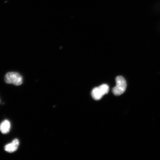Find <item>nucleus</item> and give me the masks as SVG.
Wrapping results in <instances>:
<instances>
[{"label":"nucleus","instance_id":"obj_1","mask_svg":"<svg viewBox=\"0 0 160 160\" xmlns=\"http://www.w3.org/2000/svg\"><path fill=\"white\" fill-rule=\"evenodd\" d=\"M4 81L7 84L19 86L22 84L23 78L17 72H9L5 75Z\"/></svg>","mask_w":160,"mask_h":160},{"label":"nucleus","instance_id":"obj_2","mask_svg":"<svg viewBox=\"0 0 160 160\" xmlns=\"http://www.w3.org/2000/svg\"><path fill=\"white\" fill-rule=\"evenodd\" d=\"M116 86L112 90L113 94L119 96L123 94L127 88V84L125 80L121 76H118L116 78Z\"/></svg>","mask_w":160,"mask_h":160},{"label":"nucleus","instance_id":"obj_3","mask_svg":"<svg viewBox=\"0 0 160 160\" xmlns=\"http://www.w3.org/2000/svg\"><path fill=\"white\" fill-rule=\"evenodd\" d=\"M109 91V86L104 84L94 88L92 92V96L94 99L98 101L101 99L104 95L108 93Z\"/></svg>","mask_w":160,"mask_h":160},{"label":"nucleus","instance_id":"obj_4","mask_svg":"<svg viewBox=\"0 0 160 160\" xmlns=\"http://www.w3.org/2000/svg\"><path fill=\"white\" fill-rule=\"evenodd\" d=\"M19 145L18 139H14L12 143L6 145L4 147V149L6 152L11 153L17 151Z\"/></svg>","mask_w":160,"mask_h":160},{"label":"nucleus","instance_id":"obj_5","mask_svg":"<svg viewBox=\"0 0 160 160\" xmlns=\"http://www.w3.org/2000/svg\"><path fill=\"white\" fill-rule=\"evenodd\" d=\"M11 127L10 122L8 120H5L0 124V131L3 134H7L9 132Z\"/></svg>","mask_w":160,"mask_h":160},{"label":"nucleus","instance_id":"obj_6","mask_svg":"<svg viewBox=\"0 0 160 160\" xmlns=\"http://www.w3.org/2000/svg\"><path fill=\"white\" fill-rule=\"evenodd\" d=\"M0 103H1V101H0Z\"/></svg>","mask_w":160,"mask_h":160}]
</instances>
